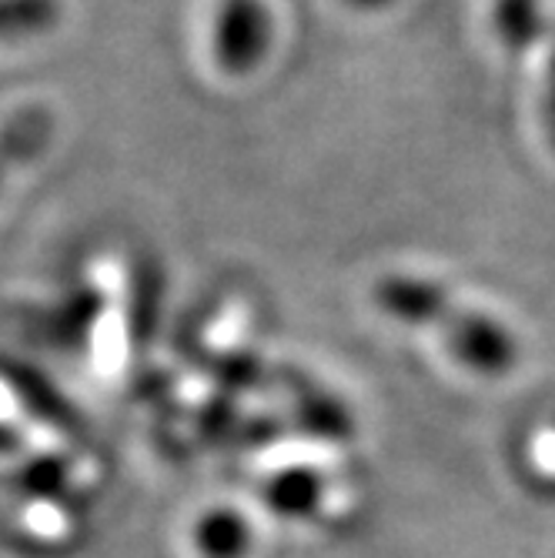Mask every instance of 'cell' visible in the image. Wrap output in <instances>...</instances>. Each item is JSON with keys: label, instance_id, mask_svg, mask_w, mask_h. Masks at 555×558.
<instances>
[{"label": "cell", "instance_id": "obj_5", "mask_svg": "<svg viewBox=\"0 0 555 558\" xmlns=\"http://www.w3.org/2000/svg\"><path fill=\"white\" fill-rule=\"evenodd\" d=\"M201 542H205V548L215 555V558H225V555H234L244 542V529L234 525L228 515H221L215 525H205V532H201Z\"/></svg>", "mask_w": 555, "mask_h": 558}, {"label": "cell", "instance_id": "obj_1", "mask_svg": "<svg viewBox=\"0 0 555 558\" xmlns=\"http://www.w3.org/2000/svg\"><path fill=\"white\" fill-rule=\"evenodd\" d=\"M375 298L385 312L445 335V344L469 362L475 372L498 375L516 362V341L506 328L482 318V312L462 308L442 288L419 278H382L375 284Z\"/></svg>", "mask_w": 555, "mask_h": 558}, {"label": "cell", "instance_id": "obj_3", "mask_svg": "<svg viewBox=\"0 0 555 558\" xmlns=\"http://www.w3.org/2000/svg\"><path fill=\"white\" fill-rule=\"evenodd\" d=\"M50 131H55V118H50L47 108L21 111L8 124V131L0 134V174L14 171L24 161H31L37 150L50 141Z\"/></svg>", "mask_w": 555, "mask_h": 558}, {"label": "cell", "instance_id": "obj_2", "mask_svg": "<svg viewBox=\"0 0 555 558\" xmlns=\"http://www.w3.org/2000/svg\"><path fill=\"white\" fill-rule=\"evenodd\" d=\"M268 44V17L258 0H228L218 17L215 50L228 71H244L255 64Z\"/></svg>", "mask_w": 555, "mask_h": 558}, {"label": "cell", "instance_id": "obj_4", "mask_svg": "<svg viewBox=\"0 0 555 558\" xmlns=\"http://www.w3.org/2000/svg\"><path fill=\"white\" fill-rule=\"evenodd\" d=\"M502 37L512 50H526L532 37L539 34V14L535 0H502Z\"/></svg>", "mask_w": 555, "mask_h": 558}, {"label": "cell", "instance_id": "obj_6", "mask_svg": "<svg viewBox=\"0 0 555 558\" xmlns=\"http://www.w3.org/2000/svg\"><path fill=\"white\" fill-rule=\"evenodd\" d=\"M359 4H365V0H359Z\"/></svg>", "mask_w": 555, "mask_h": 558}]
</instances>
